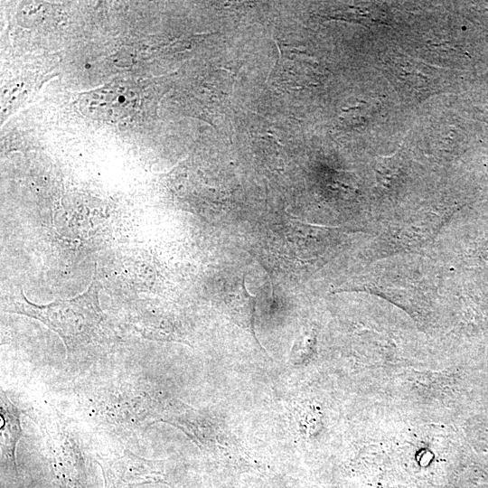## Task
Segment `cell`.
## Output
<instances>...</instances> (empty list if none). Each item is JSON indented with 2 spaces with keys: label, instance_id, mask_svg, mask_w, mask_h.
<instances>
[{
  "label": "cell",
  "instance_id": "6da1fadb",
  "mask_svg": "<svg viewBox=\"0 0 488 488\" xmlns=\"http://www.w3.org/2000/svg\"><path fill=\"white\" fill-rule=\"evenodd\" d=\"M101 288V283L94 279L80 295L46 305L30 302L21 291L4 310L40 321L61 338L69 352L89 342L103 320L99 304Z\"/></svg>",
  "mask_w": 488,
  "mask_h": 488
},
{
  "label": "cell",
  "instance_id": "7a4b0ae2",
  "mask_svg": "<svg viewBox=\"0 0 488 488\" xmlns=\"http://www.w3.org/2000/svg\"><path fill=\"white\" fill-rule=\"evenodd\" d=\"M97 463L102 471L104 488H133L164 478V461L146 459L129 450L98 455Z\"/></svg>",
  "mask_w": 488,
  "mask_h": 488
},
{
  "label": "cell",
  "instance_id": "3957f363",
  "mask_svg": "<svg viewBox=\"0 0 488 488\" xmlns=\"http://www.w3.org/2000/svg\"><path fill=\"white\" fill-rule=\"evenodd\" d=\"M386 64L395 84L406 94L427 96L434 89V73L426 64L403 56L391 57Z\"/></svg>",
  "mask_w": 488,
  "mask_h": 488
},
{
  "label": "cell",
  "instance_id": "277c9868",
  "mask_svg": "<svg viewBox=\"0 0 488 488\" xmlns=\"http://www.w3.org/2000/svg\"><path fill=\"white\" fill-rule=\"evenodd\" d=\"M1 415V455L5 464L16 471L15 449L22 436L20 423V411L7 398L5 392L1 390L0 398Z\"/></svg>",
  "mask_w": 488,
  "mask_h": 488
},
{
  "label": "cell",
  "instance_id": "5b68a950",
  "mask_svg": "<svg viewBox=\"0 0 488 488\" xmlns=\"http://www.w3.org/2000/svg\"><path fill=\"white\" fill-rule=\"evenodd\" d=\"M255 306L256 298L248 292L243 277L240 288L228 305L230 314L234 322L240 327L249 331L259 346H261L256 337L254 330Z\"/></svg>",
  "mask_w": 488,
  "mask_h": 488
},
{
  "label": "cell",
  "instance_id": "8992f818",
  "mask_svg": "<svg viewBox=\"0 0 488 488\" xmlns=\"http://www.w3.org/2000/svg\"><path fill=\"white\" fill-rule=\"evenodd\" d=\"M125 100H126V99H125L124 96H120V97L118 98V101L121 102V103L124 102Z\"/></svg>",
  "mask_w": 488,
  "mask_h": 488
},
{
  "label": "cell",
  "instance_id": "52a82bcc",
  "mask_svg": "<svg viewBox=\"0 0 488 488\" xmlns=\"http://www.w3.org/2000/svg\"><path fill=\"white\" fill-rule=\"evenodd\" d=\"M85 67H86V69H89V68L90 67V64L87 63V64L85 65Z\"/></svg>",
  "mask_w": 488,
  "mask_h": 488
}]
</instances>
